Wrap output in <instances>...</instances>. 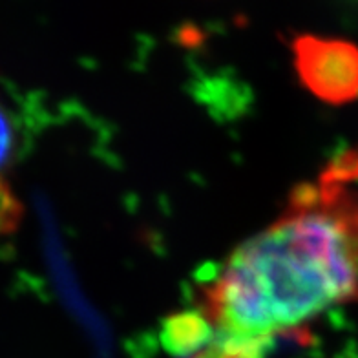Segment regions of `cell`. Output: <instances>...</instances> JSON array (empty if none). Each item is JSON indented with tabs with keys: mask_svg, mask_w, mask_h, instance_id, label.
<instances>
[{
	"mask_svg": "<svg viewBox=\"0 0 358 358\" xmlns=\"http://www.w3.org/2000/svg\"><path fill=\"white\" fill-rule=\"evenodd\" d=\"M22 217V203L6 179L0 178V236L13 232Z\"/></svg>",
	"mask_w": 358,
	"mask_h": 358,
	"instance_id": "277c9868",
	"label": "cell"
},
{
	"mask_svg": "<svg viewBox=\"0 0 358 358\" xmlns=\"http://www.w3.org/2000/svg\"><path fill=\"white\" fill-rule=\"evenodd\" d=\"M358 302V192L325 176L291 194L201 291L216 358H264L274 338Z\"/></svg>",
	"mask_w": 358,
	"mask_h": 358,
	"instance_id": "6da1fadb",
	"label": "cell"
},
{
	"mask_svg": "<svg viewBox=\"0 0 358 358\" xmlns=\"http://www.w3.org/2000/svg\"><path fill=\"white\" fill-rule=\"evenodd\" d=\"M15 150V130L11 117L0 106V169H4L13 157Z\"/></svg>",
	"mask_w": 358,
	"mask_h": 358,
	"instance_id": "5b68a950",
	"label": "cell"
},
{
	"mask_svg": "<svg viewBox=\"0 0 358 358\" xmlns=\"http://www.w3.org/2000/svg\"><path fill=\"white\" fill-rule=\"evenodd\" d=\"M294 68L316 97L348 103L358 95V48L348 41L300 35L292 43Z\"/></svg>",
	"mask_w": 358,
	"mask_h": 358,
	"instance_id": "7a4b0ae2",
	"label": "cell"
},
{
	"mask_svg": "<svg viewBox=\"0 0 358 358\" xmlns=\"http://www.w3.org/2000/svg\"><path fill=\"white\" fill-rule=\"evenodd\" d=\"M161 340L170 353L194 357L213 344L214 329L203 313H181L165 322Z\"/></svg>",
	"mask_w": 358,
	"mask_h": 358,
	"instance_id": "3957f363",
	"label": "cell"
}]
</instances>
